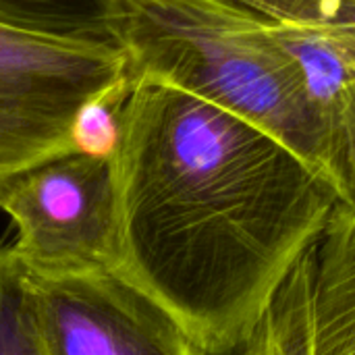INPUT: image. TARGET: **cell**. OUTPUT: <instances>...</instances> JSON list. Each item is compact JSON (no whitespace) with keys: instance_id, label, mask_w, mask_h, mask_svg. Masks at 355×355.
I'll return each instance as SVG.
<instances>
[{"instance_id":"30bf717a","label":"cell","mask_w":355,"mask_h":355,"mask_svg":"<svg viewBox=\"0 0 355 355\" xmlns=\"http://www.w3.org/2000/svg\"><path fill=\"white\" fill-rule=\"evenodd\" d=\"M329 173L343 202L355 204V83L345 92L329 127Z\"/></svg>"},{"instance_id":"ba28073f","label":"cell","mask_w":355,"mask_h":355,"mask_svg":"<svg viewBox=\"0 0 355 355\" xmlns=\"http://www.w3.org/2000/svg\"><path fill=\"white\" fill-rule=\"evenodd\" d=\"M0 355H46L35 327L27 268L12 248H0Z\"/></svg>"},{"instance_id":"8992f818","label":"cell","mask_w":355,"mask_h":355,"mask_svg":"<svg viewBox=\"0 0 355 355\" xmlns=\"http://www.w3.org/2000/svg\"><path fill=\"white\" fill-rule=\"evenodd\" d=\"M239 355H355V204L304 250Z\"/></svg>"},{"instance_id":"7a4b0ae2","label":"cell","mask_w":355,"mask_h":355,"mask_svg":"<svg viewBox=\"0 0 355 355\" xmlns=\"http://www.w3.org/2000/svg\"><path fill=\"white\" fill-rule=\"evenodd\" d=\"M114 2L131 81L166 83L218 104L331 177L327 129L304 75L258 15L235 0Z\"/></svg>"},{"instance_id":"52a82bcc","label":"cell","mask_w":355,"mask_h":355,"mask_svg":"<svg viewBox=\"0 0 355 355\" xmlns=\"http://www.w3.org/2000/svg\"><path fill=\"white\" fill-rule=\"evenodd\" d=\"M0 23L121 48L114 0H0Z\"/></svg>"},{"instance_id":"3957f363","label":"cell","mask_w":355,"mask_h":355,"mask_svg":"<svg viewBox=\"0 0 355 355\" xmlns=\"http://www.w3.org/2000/svg\"><path fill=\"white\" fill-rule=\"evenodd\" d=\"M131 83L121 48L0 23V187L75 154L71 131L79 110Z\"/></svg>"},{"instance_id":"6da1fadb","label":"cell","mask_w":355,"mask_h":355,"mask_svg":"<svg viewBox=\"0 0 355 355\" xmlns=\"http://www.w3.org/2000/svg\"><path fill=\"white\" fill-rule=\"evenodd\" d=\"M119 270L206 355L239 352L343 202L327 173L260 125L135 79L112 158Z\"/></svg>"},{"instance_id":"277c9868","label":"cell","mask_w":355,"mask_h":355,"mask_svg":"<svg viewBox=\"0 0 355 355\" xmlns=\"http://www.w3.org/2000/svg\"><path fill=\"white\" fill-rule=\"evenodd\" d=\"M0 210L15 229L12 252L29 272L119 268L114 164L67 154L0 187Z\"/></svg>"},{"instance_id":"5b68a950","label":"cell","mask_w":355,"mask_h":355,"mask_svg":"<svg viewBox=\"0 0 355 355\" xmlns=\"http://www.w3.org/2000/svg\"><path fill=\"white\" fill-rule=\"evenodd\" d=\"M27 277L46 355H206L119 268L27 270Z\"/></svg>"},{"instance_id":"9c48e42d","label":"cell","mask_w":355,"mask_h":355,"mask_svg":"<svg viewBox=\"0 0 355 355\" xmlns=\"http://www.w3.org/2000/svg\"><path fill=\"white\" fill-rule=\"evenodd\" d=\"M131 92V85L112 94L100 96L85 104L71 131V144L75 154L112 160L121 141V114L123 104Z\"/></svg>"}]
</instances>
